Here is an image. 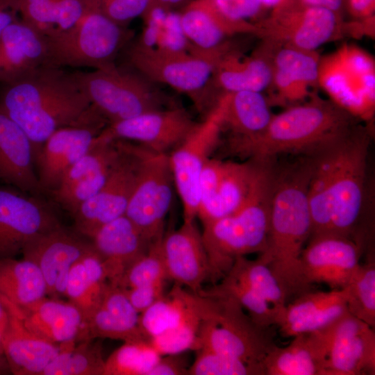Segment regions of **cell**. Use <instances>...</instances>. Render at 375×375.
Listing matches in <instances>:
<instances>
[{
    "mask_svg": "<svg viewBox=\"0 0 375 375\" xmlns=\"http://www.w3.org/2000/svg\"><path fill=\"white\" fill-rule=\"evenodd\" d=\"M199 293L206 299L198 334L199 349L241 360L258 368L265 375L263 360L276 345L272 327L255 324L230 296L208 290Z\"/></svg>",
    "mask_w": 375,
    "mask_h": 375,
    "instance_id": "obj_7",
    "label": "cell"
},
{
    "mask_svg": "<svg viewBox=\"0 0 375 375\" xmlns=\"http://www.w3.org/2000/svg\"><path fill=\"white\" fill-rule=\"evenodd\" d=\"M255 24L260 39L307 51H316L326 43L347 35L345 17L301 0L269 12Z\"/></svg>",
    "mask_w": 375,
    "mask_h": 375,
    "instance_id": "obj_11",
    "label": "cell"
},
{
    "mask_svg": "<svg viewBox=\"0 0 375 375\" xmlns=\"http://www.w3.org/2000/svg\"><path fill=\"white\" fill-rule=\"evenodd\" d=\"M310 237L301 253L306 283H324L332 290L346 287L360 265L359 245L349 236L333 233Z\"/></svg>",
    "mask_w": 375,
    "mask_h": 375,
    "instance_id": "obj_21",
    "label": "cell"
},
{
    "mask_svg": "<svg viewBox=\"0 0 375 375\" xmlns=\"http://www.w3.org/2000/svg\"><path fill=\"white\" fill-rule=\"evenodd\" d=\"M92 249V242L60 225L35 238L26 244L22 254L41 271L47 295L58 299L65 296L67 277L73 265Z\"/></svg>",
    "mask_w": 375,
    "mask_h": 375,
    "instance_id": "obj_19",
    "label": "cell"
},
{
    "mask_svg": "<svg viewBox=\"0 0 375 375\" xmlns=\"http://www.w3.org/2000/svg\"><path fill=\"white\" fill-rule=\"evenodd\" d=\"M345 15L353 21L375 22V0H345Z\"/></svg>",
    "mask_w": 375,
    "mask_h": 375,
    "instance_id": "obj_53",
    "label": "cell"
},
{
    "mask_svg": "<svg viewBox=\"0 0 375 375\" xmlns=\"http://www.w3.org/2000/svg\"><path fill=\"white\" fill-rule=\"evenodd\" d=\"M106 16L120 26L141 17L151 0H90Z\"/></svg>",
    "mask_w": 375,
    "mask_h": 375,
    "instance_id": "obj_49",
    "label": "cell"
},
{
    "mask_svg": "<svg viewBox=\"0 0 375 375\" xmlns=\"http://www.w3.org/2000/svg\"><path fill=\"white\" fill-rule=\"evenodd\" d=\"M174 9L157 0H151L140 17L144 28L135 42L156 49L190 51V44L181 26L180 11Z\"/></svg>",
    "mask_w": 375,
    "mask_h": 375,
    "instance_id": "obj_38",
    "label": "cell"
},
{
    "mask_svg": "<svg viewBox=\"0 0 375 375\" xmlns=\"http://www.w3.org/2000/svg\"><path fill=\"white\" fill-rule=\"evenodd\" d=\"M32 143L24 131L0 112V181L22 192L42 190L34 169Z\"/></svg>",
    "mask_w": 375,
    "mask_h": 375,
    "instance_id": "obj_31",
    "label": "cell"
},
{
    "mask_svg": "<svg viewBox=\"0 0 375 375\" xmlns=\"http://www.w3.org/2000/svg\"><path fill=\"white\" fill-rule=\"evenodd\" d=\"M233 298L257 325L269 328L276 325L278 312L265 299L242 282L226 274L222 282L208 290Z\"/></svg>",
    "mask_w": 375,
    "mask_h": 375,
    "instance_id": "obj_43",
    "label": "cell"
},
{
    "mask_svg": "<svg viewBox=\"0 0 375 375\" xmlns=\"http://www.w3.org/2000/svg\"><path fill=\"white\" fill-rule=\"evenodd\" d=\"M108 124L99 113L54 131L42 145L36 161L42 190L53 191L67 170L84 156Z\"/></svg>",
    "mask_w": 375,
    "mask_h": 375,
    "instance_id": "obj_20",
    "label": "cell"
},
{
    "mask_svg": "<svg viewBox=\"0 0 375 375\" xmlns=\"http://www.w3.org/2000/svg\"><path fill=\"white\" fill-rule=\"evenodd\" d=\"M20 19L46 37L73 26L88 9L89 0H16Z\"/></svg>",
    "mask_w": 375,
    "mask_h": 375,
    "instance_id": "obj_35",
    "label": "cell"
},
{
    "mask_svg": "<svg viewBox=\"0 0 375 375\" xmlns=\"http://www.w3.org/2000/svg\"><path fill=\"white\" fill-rule=\"evenodd\" d=\"M312 160H303L275 172L267 247L258 257L278 279L288 298L309 290L301 253L310 238L312 222L308 191Z\"/></svg>",
    "mask_w": 375,
    "mask_h": 375,
    "instance_id": "obj_3",
    "label": "cell"
},
{
    "mask_svg": "<svg viewBox=\"0 0 375 375\" xmlns=\"http://www.w3.org/2000/svg\"><path fill=\"white\" fill-rule=\"evenodd\" d=\"M92 340L60 344L59 353L42 375H103L101 343Z\"/></svg>",
    "mask_w": 375,
    "mask_h": 375,
    "instance_id": "obj_39",
    "label": "cell"
},
{
    "mask_svg": "<svg viewBox=\"0 0 375 375\" xmlns=\"http://www.w3.org/2000/svg\"><path fill=\"white\" fill-rule=\"evenodd\" d=\"M317 86L354 117L369 119L375 106V60L362 48L344 43L320 56Z\"/></svg>",
    "mask_w": 375,
    "mask_h": 375,
    "instance_id": "obj_10",
    "label": "cell"
},
{
    "mask_svg": "<svg viewBox=\"0 0 375 375\" xmlns=\"http://www.w3.org/2000/svg\"><path fill=\"white\" fill-rule=\"evenodd\" d=\"M259 46L249 56L235 47L218 61L212 77V88L218 96L240 91L262 92L270 87L276 44L260 39Z\"/></svg>",
    "mask_w": 375,
    "mask_h": 375,
    "instance_id": "obj_25",
    "label": "cell"
},
{
    "mask_svg": "<svg viewBox=\"0 0 375 375\" xmlns=\"http://www.w3.org/2000/svg\"><path fill=\"white\" fill-rule=\"evenodd\" d=\"M11 374L8 362L4 356L0 355V375Z\"/></svg>",
    "mask_w": 375,
    "mask_h": 375,
    "instance_id": "obj_59",
    "label": "cell"
},
{
    "mask_svg": "<svg viewBox=\"0 0 375 375\" xmlns=\"http://www.w3.org/2000/svg\"><path fill=\"white\" fill-rule=\"evenodd\" d=\"M3 299L10 312L9 322L3 339V349L11 374L42 375L46 367L59 353L61 346L43 340L29 331L10 304Z\"/></svg>",
    "mask_w": 375,
    "mask_h": 375,
    "instance_id": "obj_32",
    "label": "cell"
},
{
    "mask_svg": "<svg viewBox=\"0 0 375 375\" xmlns=\"http://www.w3.org/2000/svg\"><path fill=\"white\" fill-rule=\"evenodd\" d=\"M88 336L121 340L124 342L146 340L140 328H131L98 306L85 319Z\"/></svg>",
    "mask_w": 375,
    "mask_h": 375,
    "instance_id": "obj_46",
    "label": "cell"
},
{
    "mask_svg": "<svg viewBox=\"0 0 375 375\" xmlns=\"http://www.w3.org/2000/svg\"><path fill=\"white\" fill-rule=\"evenodd\" d=\"M121 153L117 140L99 133L90 149L67 170L51 192L56 201L73 215L104 185Z\"/></svg>",
    "mask_w": 375,
    "mask_h": 375,
    "instance_id": "obj_18",
    "label": "cell"
},
{
    "mask_svg": "<svg viewBox=\"0 0 375 375\" xmlns=\"http://www.w3.org/2000/svg\"><path fill=\"white\" fill-rule=\"evenodd\" d=\"M227 17L239 22L256 23L269 14L259 0H212Z\"/></svg>",
    "mask_w": 375,
    "mask_h": 375,
    "instance_id": "obj_50",
    "label": "cell"
},
{
    "mask_svg": "<svg viewBox=\"0 0 375 375\" xmlns=\"http://www.w3.org/2000/svg\"><path fill=\"white\" fill-rule=\"evenodd\" d=\"M47 295L44 277L34 262L24 258H0V297L23 308Z\"/></svg>",
    "mask_w": 375,
    "mask_h": 375,
    "instance_id": "obj_37",
    "label": "cell"
},
{
    "mask_svg": "<svg viewBox=\"0 0 375 375\" xmlns=\"http://www.w3.org/2000/svg\"><path fill=\"white\" fill-rule=\"evenodd\" d=\"M47 62V37L21 19L1 33V85L17 81Z\"/></svg>",
    "mask_w": 375,
    "mask_h": 375,
    "instance_id": "obj_28",
    "label": "cell"
},
{
    "mask_svg": "<svg viewBox=\"0 0 375 375\" xmlns=\"http://www.w3.org/2000/svg\"><path fill=\"white\" fill-rule=\"evenodd\" d=\"M122 153L101 188L72 215L75 228L91 239L103 225L125 215L146 149L117 140Z\"/></svg>",
    "mask_w": 375,
    "mask_h": 375,
    "instance_id": "obj_12",
    "label": "cell"
},
{
    "mask_svg": "<svg viewBox=\"0 0 375 375\" xmlns=\"http://www.w3.org/2000/svg\"><path fill=\"white\" fill-rule=\"evenodd\" d=\"M174 185L168 154L146 149L125 215L151 242L165 233Z\"/></svg>",
    "mask_w": 375,
    "mask_h": 375,
    "instance_id": "obj_14",
    "label": "cell"
},
{
    "mask_svg": "<svg viewBox=\"0 0 375 375\" xmlns=\"http://www.w3.org/2000/svg\"><path fill=\"white\" fill-rule=\"evenodd\" d=\"M99 306L127 326L140 328V313L133 306L123 288L108 283Z\"/></svg>",
    "mask_w": 375,
    "mask_h": 375,
    "instance_id": "obj_48",
    "label": "cell"
},
{
    "mask_svg": "<svg viewBox=\"0 0 375 375\" xmlns=\"http://www.w3.org/2000/svg\"><path fill=\"white\" fill-rule=\"evenodd\" d=\"M222 112L221 95L194 131L168 154L174 187L183 206V221H194L197 217L201 175L218 142Z\"/></svg>",
    "mask_w": 375,
    "mask_h": 375,
    "instance_id": "obj_15",
    "label": "cell"
},
{
    "mask_svg": "<svg viewBox=\"0 0 375 375\" xmlns=\"http://www.w3.org/2000/svg\"><path fill=\"white\" fill-rule=\"evenodd\" d=\"M247 285L265 299L278 313L289 299L285 290L269 266L258 258H237L227 273Z\"/></svg>",
    "mask_w": 375,
    "mask_h": 375,
    "instance_id": "obj_40",
    "label": "cell"
},
{
    "mask_svg": "<svg viewBox=\"0 0 375 375\" xmlns=\"http://www.w3.org/2000/svg\"><path fill=\"white\" fill-rule=\"evenodd\" d=\"M354 118L330 99L311 93L306 103L273 115L265 130L242 148L238 158L264 160L281 153L318 152L346 133Z\"/></svg>",
    "mask_w": 375,
    "mask_h": 375,
    "instance_id": "obj_4",
    "label": "cell"
},
{
    "mask_svg": "<svg viewBox=\"0 0 375 375\" xmlns=\"http://www.w3.org/2000/svg\"><path fill=\"white\" fill-rule=\"evenodd\" d=\"M72 74L108 124L176 105L156 88L153 83L129 67L113 64Z\"/></svg>",
    "mask_w": 375,
    "mask_h": 375,
    "instance_id": "obj_9",
    "label": "cell"
},
{
    "mask_svg": "<svg viewBox=\"0 0 375 375\" xmlns=\"http://www.w3.org/2000/svg\"><path fill=\"white\" fill-rule=\"evenodd\" d=\"M60 225L41 201L0 188V258H15L35 238Z\"/></svg>",
    "mask_w": 375,
    "mask_h": 375,
    "instance_id": "obj_17",
    "label": "cell"
},
{
    "mask_svg": "<svg viewBox=\"0 0 375 375\" xmlns=\"http://www.w3.org/2000/svg\"><path fill=\"white\" fill-rule=\"evenodd\" d=\"M199 123L188 110L176 105L108 124L100 135L110 140L134 142L154 153L169 154Z\"/></svg>",
    "mask_w": 375,
    "mask_h": 375,
    "instance_id": "obj_16",
    "label": "cell"
},
{
    "mask_svg": "<svg viewBox=\"0 0 375 375\" xmlns=\"http://www.w3.org/2000/svg\"><path fill=\"white\" fill-rule=\"evenodd\" d=\"M347 310L344 288L328 292L307 291L286 304L278 313L276 325L282 337L322 330Z\"/></svg>",
    "mask_w": 375,
    "mask_h": 375,
    "instance_id": "obj_27",
    "label": "cell"
},
{
    "mask_svg": "<svg viewBox=\"0 0 375 375\" xmlns=\"http://www.w3.org/2000/svg\"><path fill=\"white\" fill-rule=\"evenodd\" d=\"M349 313L372 328L375 326V265H360L344 288Z\"/></svg>",
    "mask_w": 375,
    "mask_h": 375,
    "instance_id": "obj_42",
    "label": "cell"
},
{
    "mask_svg": "<svg viewBox=\"0 0 375 375\" xmlns=\"http://www.w3.org/2000/svg\"><path fill=\"white\" fill-rule=\"evenodd\" d=\"M303 3L329 9L345 17V0H301Z\"/></svg>",
    "mask_w": 375,
    "mask_h": 375,
    "instance_id": "obj_55",
    "label": "cell"
},
{
    "mask_svg": "<svg viewBox=\"0 0 375 375\" xmlns=\"http://www.w3.org/2000/svg\"><path fill=\"white\" fill-rule=\"evenodd\" d=\"M202 319H197L164 332L148 340L161 356L183 353L199 348L198 334Z\"/></svg>",
    "mask_w": 375,
    "mask_h": 375,
    "instance_id": "obj_47",
    "label": "cell"
},
{
    "mask_svg": "<svg viewBox=\"0 0 375 375\" xmlns=\"http://www.w3.org/2000/svg\"><path fill=\"white\" fill-rule=\"evenodd\" d=\"M103 260L109 283L117 285L125 270L149 250L151 242L126 215L101 226L91 238Z\"/></svg>",
    "mask_w": 375,
    "mask_h": 375,
    "instance_id": "obj_29",
    "label": "cell"
},
{
    "mask_svg": "<svg viewBox=\"0 0 375 375\" xmlns=\"http://www.w3.org/2000/svg\"><path fill=\"white\" fill-rule=\"evenodd\" d=\"M289 345H276L262 362L265 375H324L329 338L328 326L298 334Z\"/></svg>",
    "mask_w": 375,
    "mask_h": 375,
    "instance_id": "obj_30",
    "label": "cell"
},
{
    "mask_svg": "<svg viewBox=\"0 0 375 375\" xmlns=\"http://www.w3.org/2000/svg\"><path fill=\"white\" fill-rule=\"evenodd\" d=\"M160 249L167 278L199 293L210 280V268L201 233L194 221H183L177 229L164 233Z\"/></svg>",
    "mask_w": 375,
    "mask_h": 375,
    "instance_id": "obj_23",
    "label": "cell"
},
{
    "mask_svg": "<svg viewBox=\"0 0 375 375\" xmlns=\"http://www.w3.org/2000/svg\"><path fill=\"white\" fill-rule=\"evenodd\" d=\"M181 22L190 51H213L230 38L239 35L258 36L255 23L231 19L222 14L212 0H188L181 8Z\"/></svg>",
    "mask_w": 375,
    "mask_h": 375,
    "instance_id": "obj_24",
    "label": "cell"
},
{
    "mask_svg": "<svg viewBox=\"0 0 375 375\" xmlns=\"http://www.w3.org/2000/svg\"><path fill=\"white\" fill-rule=\"evenodd\" d=\"M320 56L307 51L276 44L273 57V83L286 91L308 94L317 86Z\"/></svg>",
    "mask_w": 375,
    "mask_h": 375,
    "instance_id": "obj_36",
    "label": "cell"
},
{
    "mask_svg": "<svg viewBox=\"0 0 375 375\" xmlns=\"http://www.w3.org/2000/svg\"><path fill=\"white\" fill-rule=\"evenodd\" d=\"M160 240L153 242L147 253L130 265L116 285L126 289L168 279L160 249Z\"/></svg>",
    "mask_w": 375,
    "mask_h": 375,
    "instance_id": "obj_44",
    "label": "cell"
},
{
    "mask_svg": "<svg viewBox=\"0 0 375 375\" xmlns=\"http://www.w3.org/2000/svg\"><path fill=\"white\" fill-rule=\"evenodd\" d=\"M182 353L162 356L148 375L188 374L189 367Z\"/></svg>",
    "mask_w": 375,
    "mask_h": 375,
    "instance_id": "obj_52",
    "label": "cell"
},
{
    "mask_svg": "<svg viewBox=\"0 0 375 375\" xmlns=\"http://www.w3.org/2000/svg\"><path fill=\"white\" fill-rule=\"evenodd\" d=\"M166 281L124 289L135 309L140 314L162 298Z\"/></svg>",
    "mask_w": 375,
    "mask_h": 375,
    "instance_id": "obj_51",
    "label": "cell"
},
{
    "mask_svg": "<svg viewBox=\"0 0 375 375\" xmlns=\"http://www.w3.org/2000/svg\"><path fill=\"white\" fill-rule=\"evenodd\" d=\"M161 356L148 341L124 342L105 360L103 375H148Z\"/></svg>",
    "mask_w": 375,
    "mask_h": 375,
    "instance_id": "obj_41",
    "label": "cell"
},
{
    "mask_svg": "<svg viewBox=\"0 0 375 375\" xmlns=\"http://www.w3.org/2000/svg\"><path fill=\"white\" fill-rule=\"evenodd\" d=\"M108 283L106 264L94 248L72 267L65 297L81 310L86 319L99 305Z\"/></svg>",
    "mask_w": 375,
    "mask_h": 375,
    "instance_id": "obj_34",
    "label": "cell"
},
{
    "mask_svg": "<svg viewBox=\"0 0 375 375\" xmlns=\"http://www.w3.org/2000/svg\"><path fill=\"white\" fill-rule=\"evenodd\" d=\"M88 10L71 28L47 37L48 65L102 69L115 64L133 31L106 16L90 0Z\"/></svg>",
    "mask_w": 375,
    "mask_h": 375,
    "instance_id": "obj_8",
    "label": "cell"
},
{
    "mask_svg": "<svg viewBox=\"0 0 375 375\" xmlns=\"http://www.w3.org/2000/svg\"><path fill=\"white\" fill-rule=\"evenodd\" d=\"M328 332L324 375L375 374L374 328L347 311L328 326Z\"/></svg>",
    "mask_w": 375,
    "mask_h": 375,
    "instance_id": "obj_22",
    "label": "cell"
},
{
    "mask_svg": "<svg viewBox=\"0 0 375 375\" xmlns=\"http://www.w3.org/2000/svg\"><path fill=\"white\" fill-rule=\"evenodd\" d=\"M18 15L16 0H0V35L8 25L20 19Z\"/></svg>",
    "mask_w": 375,
    "mask_h": 375,
    "instance_id": "obj_54",
    "label": "cell"
},
{
    "mask_svg": "<svg viewBox=\"0 0 375 375\" xmlns=\"http://www.w3.org/2000/svg\"><path fill=\"white\" fill-rule=\"evenodd\" d=\"M269 12L290 6L299 0H259Z\"/></svg>",
    "mask_w": 375,
    "mask_h": 375,
    "instance_id": "obj_57",
    "label": "cell"
},
{
    "mask_svg": "<svg viewBox=\"0 0 375 375\" xmlns=\"http://www.w3.org/2000/svg\"><path fill=\"white\" fill-rule=\"evenodd\" d=\"M10 312L6 301L0 297V355H3V339L9 322Z\"/></svg>",
    "mask_w": 375,
    "mask_h": 375,
    "instance_id": "obj_56",
    "label": "cell"
},
{
    "mask_svg": "<svg viewBox=\"0 0 375 375\" xmlns=\"http://www.w3.org/2000/svg\"><path fill=\"white\" fill-rule=\"evenodd\" d=\"M269 161L262 162L250 194L237 211L202 225L212 283L228 273L237 258L266 249L276 172Z\"/></svg>",
    "mask_w": 375,
    "mask_h": 375,
    "instance_id": "obj_5",
    "label": "cell"
},
{
    "mask_svg": "<svg viewBox=\"0 0 375 375\" xmlns=\"http://www.w3.org/2000/svg\"><path fill=\"white\" fill-rule=\"evenodd\" d=\"M162 4L172 8H176L177 7H183L188 0H157Z\"/></svg>",
    "mask_w": 375,
    "mask_h": 375,
    "instance_id": "obj_58",
    "label": "cell"
},
{
    "mask_svg": "<svg viewBox=\"0 0 375 375\" xmlns=\"http://www.w3.org/2000/svg\"><path fill=\"white\" fill-rule=\"evenodd\" d=\"M263 160L211 157L201 175L197 217L202 225L237 211L250 194Z\"/></svg>",
    "mask_w": 375,
    "mask_h": 375,
    "instance_id": "obj_13",
    "label": "cell"
},
{
    "mask_svg": "<svg viewBox=\"0 0 375 375\" xmlns=\"http://www.w3.org/2000/svg\"><path fill=\"white\" fill-rule=\"evenodd\" d=\"M202 318V296L175 284L169 294L140 314L139 328L148 341L169 330Z\"/></svg>",
    "mask_w": 375,
    "mask_h": 375,
    "instance_id": "obj_33",
    "label": "cell"
},
{
    "mask_svg": "<svg viewBox=\"0 0 375 375\" xmlns=\"http://www.w3.org/2000/svg\"><path fill=\"white\" fill-rule=\"evenodd\" d=\"M8 303L25 327L43 340L58 345L90 340L83 314L69 301L44 297L23 308Z\"/></svg>",
    "mask_w": 375,
    "mask_h": 375,
    "instance_id": "obj_26",
    "label": "cell"
},
{
    "mask_svg": "<svg viewBox=\"0 0 375 375\" xmlns=\"http://www.w3.org/2000/svg\"><path fill=\"white\" fill-rule=\"evenodd\" d=\"M195 351L190 375H263L258 368L235 358L202 348Z\"/></svg>",
    "mask_w": 375,
    "mask_h": 375,
    "instance_id": "obj_45",
    "label": "cell"
},
{
    "mask_svg": "<svg viewBox=\"0 0 375 375\" xmlns=\"http://www.w3.org/2000/svg\"><path fill=\"white\" fill-rule=\"evenodd\" d=\"M368 137L354 125L312 160L308 197L312 227L349 236L360 216Z\"/></svg>",
    "mask_w": 375,
    "mask_h": 375,
    "instance_id": "obj_1",
    "label": "cell"
},
{
    "mask_svg": "<svg viewBox=\"0 0 375 375\" xmlns=\"http://www.w3.org/2000/svg\"><path fill=\"white\" fill-rule=\"evenodd\" d=\"M128 47L129 68L153 83L167 85L188 96L203 118L219 97L212 83L215 67L226 53L235 47L231 41L206 53L151 48L135 41Z\"/></svg>",
    "mask_w": 375,
    "mask_h": 375,
    "instance_id": "obj_6",
    "label": "cell"
},
{
    "mask_svg": "<svg viewBox=\"0 0 375 375\" xmlns=\"http://www.w3.org/2000/svg\"><path fill=\"white\" fill-rule=\"evenodd\" d=\"M1 86L0 112L24 131L35 159L54 131L83 122L96 112L72 72L62 67L45 65Z\"/></svg>",
    "mask_w": 375,
    "mask_h": 375,
    "instance_id": "obj_2",
    "label": "cell"
}]
</instances>
